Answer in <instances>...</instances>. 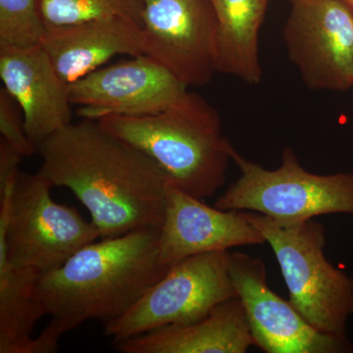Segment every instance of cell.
I'll return each instance as SVG.
<instances>
[{"instance_id":"obj_2","label":"cell","mask_w":353,"mask_h":353,"mask_svg":"<svg viewBox=\"0 0 353 353\" xmlns=\"http://www.w3.org/2000/svg\"><path fill=\"white\" fill-rule=\"evenodd\" d=\"M160 228L101 238L59 268L41 276L37 297L50 316L34 353H52L67 332L83 323H108L128 312L170 267L159 256Z\"/></svg>"},{"instance_id":"obj_9","label":"cell","mask_w":353,"mask_h":353,"mask_svg":"<svg viewBox=\"0 0 353 353\" xmlns=\"http://www.w3.org/2000/svg\"><path fill=\"white\" fill-rule=\"evenodd\" d=\"M285 46L310 90L352 87L353 11L341 0H290Z\"/></svg>"},{"instance_id":"obj_5","label":"cell","mask_w":353,"mask_h":353,"mask_svg":"<svg viewBox=\"0 0 353 353\" xmlns=\"http://www.w3.org/2000/svg\"><path fill=\"white\" fill-rule=\"evenodd\" d=\"M270 245L289 290L290 301L323 333L347 336L353 314V279L325 256L326 231L313 219L285 224L241 211Z\"/></svg>"},{"instance_id":"obj_17","label":"cell","mask_w":353,"mask_h":353,"mask_svg":"<svg viewBox=\"0 0 353 353\" xmlns=\"http://www.w3.org/2000/svg\"><path fill=\"white\" fill-rule=\"evenodd\" d=\"M14 266L0 250V353H34V325L44 312L37 297L41 278Z\"/></svg>"},{"instance_id":"obj_4","label":"cell","mask_w":353,"mask_h":353,"mask_svg":"<svg viewBox=\"0 0 353 353\" xmlns=\"http://www.w3.org/2000/svg\"><path fill=\"white\" fill-rule=\"evenodd\" d=\"M51 188L38 173L21 170L14 180L0 185V250L14 266L41 275L101 239L92 221L53 201Z\"/></svg>"},{"instance_id":"obj_18","label":"cell","mask_w":353,"mask_h":353,"mask_svg":"<svg viewBox=\"0 0 353 353\" xmlns=\"http://www.w3.org/2000/svg\"><path fill=\"white\" fill-rule=\"evenodd\" d=\"M143 0H39L46 27L129 18L141 24Z\"/></svg>"},{"instance_id":"obj_12","label":"cell","mask_w":353,"mask_h":353,"mask_svg":"<svg viewBox=\"0 0 353 353\" xmlns=\"http://www.w3.org/2000/svg\"><path fill=\"white\" fill-rule=\"evenodd\" d=\"M166 192L159 234V256L165 266L202 253L266 243L241 211L211 208L169 183Z\"/></svg>"},{"instance_id":"obj_20","label":"cell","mask_w":353,"mask_h":353,"mask_svg":"<svg viewBox=\"0 0 353 353\" xmlns=\"http://www.w3.org/2000/svg\"><path fill=\"white\" fill-rule=\"evenodd\" d=\"M20 110L17 102L6 88H0V139H3L22 157H31L38 152V148L28 137L24 116Z\"/></svg>"},{"instance_id":"obj_3","label":"cell","mask_w":353,"mask_h":353,"mask_svg":"<svg viewBox=\"0 0 353 353\" xmlns=\"http://www.w3.org/2000/svg\"><path fill=\"white\" fill-rule=\"evenodd\" d=\"M97 122L152 157L169 183L190 196L203 201L226 182L233 145L217 110L196 92L152 115H111Z\"/></svg>"},{"instance_id":"obj_11","label":"cell","mask_w":353,"mask_h":353,"mask_svg":"<svg viewBox=\"0 0 353 353\" xmlns=\"http://www.w3.org/2000/svg\"><path fill=\"white\" fill-rule=\"evenodd\" d=\"M187 88L145 54L94 70L68 85L70 101L79 106L78 115L94 121L111 115L157 114L178 101Z\"/></svg>"},{"instance_id":"obj_8","label":"cell","mask_w":353,"mask_h":353,"mask_svg":"<svg viewBox=\"0 0 353 353\" xmlns=\"http://www.w3.org/2000/svg\"><path fill=\"white\" fill-rule=\"evenodd\" d=\"M143 54L187 87L218 73V20L211 0H143Z\"/></svg>"},{"instance_id":"obj_10","label":"cell","mask_w":353,"mask_h":353,"mask_svg":"<svg viewBox=\"0 0 353 353\" xmlns=\"http://www.w3.org/2000/svg\"><path fill=\"white\" fill-rule=\"evenodd\" d=\"M229 271L241 299L254 345L267 353H350L347 336L323 333L304 319L267 283L266 265L259 257L230 252Z\"/></svg>"},{"instance_id":"obj_19","label":"cell","mask_w":353,"mask_h":353,"mask_svg":"<svg viewBox=\"0 0 353 353\" xmlns=\"http://www.w3.org/2000/svg\"><path fill=\"white\" fill-rule=\"evenodd\" d=\"M46 29L39 0H0V50L41 46Z\"/></svg>"},{"instance_id":"obj_7","label":"cell","mask_w":353,"mask_h":353,"mask_svg":"<svg viewBox=\"0 0 353 353\" xmlns=\"http://www.w3.org/2000/svg\"><path fill=\"white\" fill-rule=\"evenodd\" d=\"M230 252L194 255L169 268L124 315L104 323L114 345L171 325L201 319L218 304L236 297Z\"/></svg>"},{"instance_id":"obj_21","label":"cell","mask_w":353,"mask_h":353,"mask_svg":"<svg viewBox=\"0 0 353 353\" xmlns=\"http://www.w3.org/2000/svg\"><path fill=\"white\" fill-rule=\"evenodd\" d=\"M341 1L353 11V0H341Z\"/></svg>"},{"instance_id":"obj_22","label":"cell","mask_w":353,"mask_h":353,"mask_svg":"<svg viewBox=\"0 0 353 353\" xmlns=\"http://www.w3.org/2000/svg\"><path fill=\"white\" fill-rule=\"evenodd\" d=\"M352 87H353V70H352Z\"/></svg>"},{"instance_id":"obj_13","label":"cell","mask_w":353,"mask_h":353,"mask_svg":"<svg viewBox=\"0 0 353 353\" xmlns=\"http://www.w3.org/2000/svg\"><path fill=\"white\" fill-rule=\"evenodd\" d=\"M0 77L17 102L28 137L37 148L71 124L68 83L57 73L43 46L0 50Z\"/></svg>"},{"instance_id":"obj_14","label":"cell","mask_w":353,"mask_h":353,"mask_svg":"<svg viewBox=\"0 0 353 353\" xmlns=\"http://www.w3.org/2000/svg\"><path fill=\"white\" fill-rule=\"evenodd\" d=\"M41 46L69 85L116 55H143V29L141 23L129 18L48 28Z\"/></svg>"},{"instance_id":"obj_15","label":"cell","mask_w":353,"mask_h":353,"mask_svg":"<svg viewBox=\"0 0 353 353\" xmlns=\"http://www.w3.org/2000/svg\"><path fill=\"white\" fill-rule=\"evenodd\" d=\"M252 345L245 309L236 296L196 321L153 330L114 347L122 353H245Z\"/></svg>"},{"instance_id":"obj_16","label":"cell","mask_w":353,"mask_h":353,"mask_svg":"<svg viewBox=\"0 0 353 353\" xmlns=\"http://www.w3.org/2000/svg\"><path fill=\"white\" fill-rule=\"evenodd\" d=\"M269 0H211L218 20V73L261 81L259 30Z\"/></svg>"},{"instance_id":"obj_1","label":"cell","mask_w":353,"mask_h":353,"mask_svg":"<svg viewBox=\"0 0 353 353\" xmlns=\"http://www.w3.org/2000/svg\"><path fill=\"white\" fill-rule=\"evenodd\" d=\"M38 174L51 187L67 188L87 208L101 238L160 228L168 179L143 150L97 121L70 124L39 145Z\"/></svg>"},{"instance_id":"obj_6","label":"cell","mask_w":353,"mask_h":353,"mask_svg":"<svg viewBox=\"0 0 353 353\" xmlns=\"http://www.w3.org/2000/svg\"><path fill=\"white\" fill-rule=\"evenodd\" d=\"M232 160L241 171L238 180L216 201L222 210L252 211L277 222L292 224L327 214L353 216V173H310L290 148L275 170L241 157L234 148Z\"/></svg>"}]
</instances>
